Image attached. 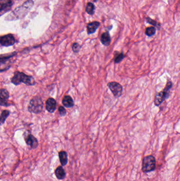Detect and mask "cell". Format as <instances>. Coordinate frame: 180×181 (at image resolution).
<instances>
[{
	"label": "cell",
	"instance_id": "6da1fadb",
	"mask_svg": "<svg viewBox=\"0 0 180 181\" xmlns=\"http://www.w3.org/2000/svg\"><path fill=\"white\" fill-rule=\"evenodd\" d=\"M11 82L15 85H19L23 83L27 86H33L36 82L34 77L32 76L27 75L23 73L16 71L14 73V76L11 79Z\"/></svg>",
	"mask_w": 180,
	"mask_h": 181
},
{
	"label": "cell",
	"instance_id": "7a4b0ae2",
	"mask_svg": "<svg viewBox=\"0 0 180 181\" xmlns=\"http://www.w3.org/2000/svg\"><path fill=\"white\" fill-rule=\"evenodd\" d=\"M33 6V2L32 0H28L27 2L23 3L22 6L20 7L16 8L13 12L11 14L12 15L13 18L15 17V19H20V18H23L27 15L31 7Z\"/></svg>",
	"mask_w": 180,
	"mask_h": 181
},
{
	"label": "cell",
	"instance_id": "3957f363",
	"mask_svg": "<svg viewBox=\"0 0 180 181\" xmlns=\"http://www.w3.org/2000/svg\"><path fill=\"white\" fill-rule=\"evenodd\" d=\"M43 102L39 96L33 97L29 103L28 111L31 113L38 114L41 113L43 110Z\"/></svg>",
	"mask_w": 180,
	"mask_h": 181
},
{
	"label": "cell",
	"instance_id": "277c9868",
	"mask_svg": "<svg viewBox=\"0 0 180 181\" xmlns=\"http://www.w3.org/2000/svg\"><path fill=\"white\" fill-rule=\"evenodd\" d=\"M172 87V82H168L165 87L162 91L160 92L155 95L154 103L155 106H159L162 103L165 99H168L169 96V90Z\"/></svg>",
	"mask_w": 180,
	"mask_h": 181
},
{
	"label": "cell",
	"instance_id": "5b68a950",
	"mask_svg": "<svg viewBox=\"0 0 180 181\" xmlns=\"http://www.w3.org/2000/svg\"><path fill=\"white\" fill-rule=\"evenodd\" d=\"M156 159L153 155H148L143 158L142 165V170L144 173H148L155 170Z\"/></svg>",
	"mask_w": 180,
	"mask_h": 181
},
{
	"label": "cell",
	"instance_id": "8992f818",
	"mask_svg": "<svg viewBox=\"0 0 180 181\" xmlns=\"http://www.w3.org/2000/svg\"><path fill=\"white\" fill-rule=\"evenodd\" d=\"M107 86L115 97L118 98L121 97L123 93V86L121 84L116 82H112L108 83Z\"/></svg>",
	"mask_w": 180,
	"mask_h": 181
},
{
	"label": "cell",
	"instance_id": "52a82bcc",
	"mask_svg": "<svg viewBox=\"0 0 180 181\" xmlns=\"http://www.w3.org/2000/svg\"><path fill=\"white\" fill-rule=\"evenodd\" d=\"M24 140L27 146L30 149H36L39 145V143L37 139L32 134H28L24 136Z\"/></svg>",
	"mask_w": 180,
	"mask_h": 181
},
{
	"label": "cell",
	"instance_id": "ba28073f",
	"mask_svg": "<svg viewBox=\"0 0 180 181\" xmlns=\"http://www.w3.org/2000/svg\"><path fill=\"white\" fill-rule=\"evenodd\" d=\"M15 40L12 34H7L1 37L0 43L1 45L4 47H9L13 46L15 44Z\"/></svg>",
	"mask_w": 180,
	"mask_h": 181
},
{
	"label": "cell",
	"instance_id": "9c48e42d",
	"mask_svg": "<svg viewBox=\"0 0 180 181\" xmlns=\"http://www.w3.org/2000/svg\"><path fill=\"white\" fill-rule=\"evenodd\" d=\"M9 98V93L7 90L2 88L0 94V103L1 106H8L7 101Z\"/></svg>",
	"mask_w": 180,
	"mask_h": 181
},
{
	"label": "cell",
	"instance_id": "30bf717a",
	"mask_svg": "<svg viewBox=\"0 0 180 181\" xmlns=\"http://www.w3.org/2000/svg\"><path fill=\"white\" fill-rule=\"evenodd\" d=\"M0 6V12L2 15L4 12H6L10 9L12 6V3L11 0H1Z\"/></svg>",
	"mask_w": 180,
	"mask_h": 181
},
{
	"label": "cell",
	"instance_id": "8fae6325",
	"mask_svg": "<svg viewBox=\"0 0 180 181\" xmlns=\"http://www.w3.org/2000/svg\"><path fill=\"white\" fill-rule=\"evenodd\" d=\"M57 106L56 101L54 98H49L46 101V110L50 113H54Z\"/></svg>",
	"mask_w": 180,
	"mask_h": 181
},
{
	"label": "cell",
	"instance_id": "7c38bea8",
	"mask_svg": "<svg viewBox=\"0 0 180 181\" xmlns=\"http://www.w3.org/2000/svg\"><path fill=\"white\" fill-rule=\"evenodd\" d=\"M55 177L59 180H62L66 178V173L63 166H59L55 170Z\"/></svg>",
	"mask_w": 180,
	"mask_h": 181
},
{
	"label": "cell",
	"instance_id": "4fadbf2b",
	"mask_svg": "<svg viewBox=\"0 0 180 181\" xmlns=\"http://www.w3.org/2000/svg\"><path fill=\"white\" fill-rule=\"evenodd\" d=\"M59 160L61 164L63 166H66L68 161V154L66 151H60L58 153Z\"/></svg>",
	"mask_w": 180,
	"mask_h": 181
},
{
	"label": "cell",
	"instance_id": "5bb4252c",
	"mask_svg": "<svg viewBox=\"0 0 180 181\" xmlns=\"http://www.w3.org/2000/svg\"><path fill=\"white\" fill-rule=\"evenodd\" d=\"M100 41L104 46H108L111 44V38L110 34L108 32H105L103 33L101 36Z\"/></svg>",
	"mask_w": 180,
	"mask_h": 181
},
{
	"label": "cell",
	"instance_id": "9a60e30c",
	"mask_svg": "<svg viewBox=\"0 0 180 181\" xmlns=\"http://www.w3.org/2000/svg\"><path fill=\"white\" fill-rule=\"evenodd\" d=\"M63 104L66 108H70L74 106V102L72 97L69 95H67L63 98L62 101Z\"/></svg>",
	"mask_w": 180,
	"mask_h": 181
},
{
	"label": "cell",
	"instance_id": "2e32d148",
	"mask_svg": "<svg viewBox=\"0 0 180 181\" xmlns=\"http://www.w3.org/2000/svg\"><path fill=\"white\" fill-rule=\"evenodd\" d=\"M100 25V24L98 22L94 21L91 22L87 25L88 34H90L96 32L97 29Z\"/></svg>",
	"mask_w": 180,
	"mask_h": 181
},
{
	"label": "cell",
	"instance_id": "e0dca14e",
	"mask_svg": "<svg viewBox=\"0 0 180 181\" xmlns=\"http://www.w3.org/2000/svg\"><path fill=\"white\" fill-rule=\"evenodd\" d=\"M125 58V55L123 52H116L115 53L114 62L116 64L121 62L123 59Z\"/></svg>",
	"mask_w": 180,
	"mask_h": 181
},
{
	"label": "cell",
	"instance_id": "ac0fdd59",
	"mask_svg": "<svg viewBox=\"0 0 180 181\" xmlns=\"http://www.w3.org/2000/svg\"><path fill=\"white\" fill-rule=\"evenodd\" d=\"M9 115H10V111L8 110H5L2 111L1 115V119H0L1 125H2L5 122L6 119H7V117H9Z\"/></svg>",
	"mask_w": 180,
	"mask_h": 181
},
{
	"label": "cell",
	"instance_id": "d6986e66",
	"mask_svg": "<svg viewBox=\"0 0 180 181\" xmlns=\"http://www.w3.org/2000/svg\"><path fill=\"white\" fill-rule=\"evenodd\" d=\"M156 33V28L155 27H148L145 30V34L148 37H151L155 34Z\"/></svg>",
	"mask_w": 180,
	"mask_h": 181
},
{
	"label": "cell",
	"instance_id": "ffe728a7",
	"mask_svg": "<svg viewBox=\"0 0 180 181\" xmlns=\"http://www.w3.org/2000/svg\"><path fill=\"white\" fill-rule=\"evenodd\" d=\"M94 6L92 3L89 2L87 5L86 7V11L87 12L89 15H92L94 14Z\"/></svg>",
	"mask_w": 180,
	"mask_h": 181
},
{
	"label": "cell",
	"instance_id": "44dd1931",
	"mask_svg": "<svg viewBox=\"0 0 180 181\" xmlns=\"http://www.w3.org/2000/svg\"><path fill=\"white\" fill-rule=\"evenodd\" d=\"M146 22L148 23V24H151L152 25H153L154 27H157V28H160V25L157 23V22L155 21V20L151 19V18H149V17H147L146 18Z\"/></svg>",
	"mask_w": 180,
	"mask_h": 181
},
{
	"label": "cell",
	"instance_id": "7402d4cb",
	"mask_svg": "<svg viewBox=\"0 0 180 181\" xmlns=\"http://www.w3.org/2000/svg\"><path fill=\"white\" fill-rule=\"evenodd\" d=\"M72 50L75 53H78L80 51L81 46L78 43H74L72 46Z\"/></svg>",
	"mask_w": 180,
	"mask_h": 181
},
{
	"label": "cell",
	"instance_id": "603a6c76",
	"mask_svg": "<svg viewBox=\"0 0 180 181\" xmlns=\"http://www.w3.org/2000/svg\"><path fill=\"white\" fill-rule=\"evenodd\" d=\"M58 111H59V115L61 117H64L67 114V111L65 108L64 106H60L58 109Z\"/></svg>",
	"mask_w": 180,
	"mask_h": 181
}]
</instances>
